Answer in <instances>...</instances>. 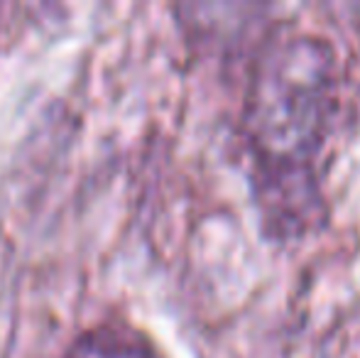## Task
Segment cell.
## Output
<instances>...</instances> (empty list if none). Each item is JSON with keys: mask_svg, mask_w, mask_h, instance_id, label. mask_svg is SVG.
<instances>
[{"mask_svg": "<svg viewBox=\"0 0 360 358\" xmlns=\"http://www.w3.org/2000/svg\"><path fill=\"white\" fill-rule=\"evenodd\" d=\"M343 74L331 39L275 25L252 47L240 98L248 181L272 241H297L328 216L323 158L341 115Z\"/></svg>", "mask_w": 360, "mask_h": 358, "instance_id": "6da1fadb", "label": "cell"}, {"mask_svg": "<svg viewBox=\"0 0 360 358\" xmlns=\"http://www.w3.org/2000/svg\"><path fill=\"white\" fill-rule=\"evenodd\" d=\"M62 358H165L138 326L120 319H103L86 326L67 344Z\"/></svg>", "mask_w": 360, "mask_h": 358, "instance_id": "7a4b0ae2", "label": "cell"}]
</instances>
